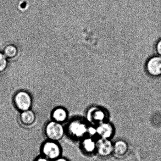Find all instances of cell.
Segmentation results:
<instances>
[{"mask_svg":"<svg viewBox=\"0 0 161 161\" xmlns=\"http://www.w3.org/2000/svg\"><path fill=\"white\" fill-rule=\"evenodd\" d=\"M31 97L30 94L25 91H20L16 94L14 97L16 107L22 111L29 110L31 107Z\"/></svg>","mask_w":161,"mask_h":161,"instance_id":"4","label":"cell"},{"mask_svg":"<svg viewBox=\"0 0 161 161\" xmlns=\"http://www.w3.org/2000/svg\"><path fill=\"white\" fill-rule=\"evenodd\" d=\"M81 147L87 154H92L96 152L97 142L91 136H86L81 140Z\"/></svg>","mask_w":161,"mask_h":161,"instance_id":"9","label":"cell"},{"mask_svg":"<svg viewBox=\"0 0 161 161\" xmlns=\"http://www.w3.org/2000/svg\"><path fill=\"white\" fill-rule=\"evenodd\" d=\"M68 113L63 107L56 108L53 112L52 117L54 121L59 123L64 122L67 119Z\"/></svg>","mask_w":161,"mask_h":161,"instance_id":"11","label":"cell"},{"mask_svg":"<svg viewBox=\"0 0 161 161\" xmlns=\"http://www.w3.org/2000/svg\"><path fill=\"white\" fill-rule=\"evenodd\" d=\"M106 117L107 115L105 110L97 106L91 107L86 113L87 121L94 126H97L100 123L106 121Z\"/></svg>","mask_w":161,"mask_h":161,"instance_id":"2","label":"cell"},{"mask_svg":"<svg viewBox=\"0 0 161 161\" xmlns=\"http://www.w3.org/2000/svg\"><path fill=\"white\" fill-rule=\"evenodd\" d=\"M128 144L124 140H119L114 144V153L117 156H123L128 152Z\"/></svg>","mask_w":161,"mask_h":161,"instance_id":"10","label":"cell"},{"mask_svg":"<svg viewBox=\"0 0 161 161\" xmlns=\"http://www.w3.org/2000/svg\"><path fill=\"white\" fill-rule=\"evenodd\" d=\"M88 127L83 119H73L68 125L67 132L72 138L81 140L87 135Z\"/></svg>","mask_w":161,"mask_h":161,"instance_id":"1","label":"cell"},{"mask_svg":"<svg viewBox=\"0 0 161 161\" xmlns=\"http://www.w3.org/2000/svg\"><path fill=\"white\" fill-rule=\"evenodd\" d=\"M156 51H157V53L158 54L161 56V39L158 41L157 43V45H156Z\"/></svg>","mask_w":161,"mask_h":161,"instance_id":"16","label":"cell"},{"mask_svg":"<svg viewBox=\"0 0 161 161\" xmlns=\"http://www.w3.org/2000/svg\"><path fill=\"white\" fill-rule=\"evenodd\" d=\"M96 152L102 157H108L114 153V144L109 139L99 138L97 141Z\"/></svg>","mask_w":161,"mask_h":161,"instance_id":"6","label":"cell"},{"mask_svg":"<svg viewBox=\"0 0 161 161\" xmlns=\"http://www.w3.org/2000/svg\"><path fill=\"white\" fill-rule=\"evenodd\" d=\"M69 161L67 159H66V158H63V157H61V158H58L57 159H55V161Z\"/></svg>","mask_w":161,"mask_h":161,"instance_id":"18","label":"cell"},{"mask_svg":"<svg viewBox=\"0 0 161 161\" xmlns=\"http://www.w3.org/2000/svg\"><path fill=\"white\" fill-rule=\"evenodd\" d=\"M147 73L153 77L161 75V57L153 56L149 59L146 65Z\"/></svg>","mask_w":161,"mask_h":161,"instance_id":"7","label":"cell"},{"mask_svg":"<svg viewBox=\"0 0 161 161\" xmlns=\"http://www.w3.org/2000/svg\"><path fill=\"white\" fill-rule=\"evenodd\" d=\"M36 115L31 110L23 111L20 115L21 122L25 125H31L35 121Z\"/></svg>","mask_w":161,"mask_h":161,"instance_id":"12","label":"cell"},{"mask_svg":"<svg viewBox=\"0 0 161 161\" xmlns=\"http://www.w3.org/2000/svg\"><path fill=\"white\" fill-rule=\"evenodd\" d=\"M60 146L54 141L46 142L42 147V152L46 157L50 160L59 158L61 154Z\"/></svg>","mask_w":161,"mask_h":161,"instance_id":"5","label":"cell"},{"mask_svg":"<svg viewBox=\"0 0 161 161\" xmlns=\"http://www.w3.org/2000/svg\"><path fill=\"white\" fill-rule=\"evenodd\" d=\"M17 50L16 48L13 46H9L4 50L5 55L9 58H12L16 54Z\"/></svg>","mask_w":161,"mask_h":161,"instance_id":"13","label":"cell"},{"mask_svg":"<svg viewBox=\"0 0 161 161\" xmlns=\"http://www.w3.org/2000/svg\"><path fill=\"white\" fill-rule=\"evenodd\" d=\"M7 62L6 57L0 53V72L3 71L7 66Z\"/></svg>","mask_w":161,"mask_h":161,"instance_id":"14","label":"cell"},{"mask_svg":"<svg viewBox=\"0 0 161 161\" xmlns=\"http://www.w3.org/2000/svg\"><path fill=\"white\" fill-rule=\"evenodd\" d=\"M97 135L99 138L110 139L114 133V128L108 121H103L96 126Z\"/></svg>","mask_w":161,"mask_h":161,"instance_id":"8","label":"cell"},{"mask_svg":"<svg viewBox=\"0 0 161 161\" xmlns=\"http://www.w3.org/2000/svg\"><path fill=\"white\" fill-rule=\"evenodd\" d=\"M36 161H51L49 159L47 158V157H39L37 158V160Z\"/></svg>","mask_w":161,"mask_h":161,"instance_id":"17","label":"cell"},{"mask_svg":"<svg viewBox=\"0 0 161 161\" xmlns=\"http://www.w3.org/2000/svg\"><path fill=\"white\" fill-rule=\"evenodd\" d=\"M46 133L47 137L53 141L60 140L64 134V129L61 123L52 121L46 126Z\"/></svg>","mask_w":161,"mask_h":161,"instance_id":"3","label":"cell"},{"mask_svg":"<svg viewBox=\"0 0 161 161\" xmlns=\"http://www.w3.org/2000/svg\"><path fill=\"white\" fill-rule=\"evenodd\" d=\"M87 135L92 137L95 136L97 135L96 127H95L94 125L88 126V130H87Z\"/></svg>","mask_w":161,"mask_h":161,"instance_id":"15","label":"cell"}]
</instances>
